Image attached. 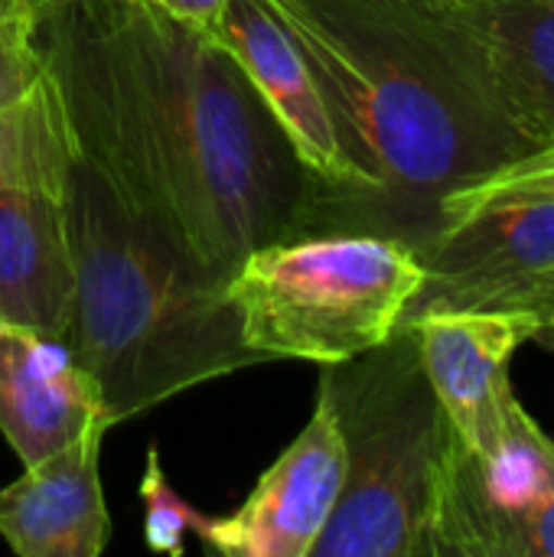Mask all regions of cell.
I'll return each mask as SVG.
<instances>
[{
	"label": "cell",
	"instance_id": "cell-1",
	"mask_svg": "<svg viewBox=\"0 0 554 557\" xmlns=\"http://www.w3.org/2000/svg\"><path fill=\"white\" fill-rule=\"evenodd\" d=\"M33 42L72 150L202 271L307 232L320 183L206 29L157 0H36Z\"/></svg>",
	"mask_w": 554,
	"mask_h": 557
},
{
	"label": "cell",
	"instance_id": "cell-2",
	"mask_svg": "<svg viewBox=\"0 0 554 557\" xmlns=\"http://www.w3.org/2000/svg\"><path fill=\"white\" fill-rule=\"evenodd\" d=\"M268 3L304 52L349 166V186L313 209L307 235L372 232L421 251L447 193L532 150L457 7Z\"/></svg>",
	"mask_w": 554,
	"mask_h": 557
},
{
	"label": "cell",
	"instance_id": "cell-3",
	"mask_svg": "<svg viewBox=\"0 0 554 557\" xmlns=\"http://www.w3.org/2000/svg\"><path fill=\"white\" fill-rule=\"evenodd\" d=\"M75 294L62 336L118 428L264 359L245 346L225 281L134 215L72 150L62 186Z\"/></svg>",
	"mask_w": 554,
	"mask_h": 557
},
{
	"label": "cell",
	"instance_id": "cell-4",
	"mask_svg": "<svg viewBox=\"0 0 554 557\" xmlns=\"http://www.w3.org/2000/svg\"><path fill=\"white\" fill-rule=\"evenodd\" d=\"M317 388L340 418L346 483L310 557H424L451 424L415 330L398 326L382 346L323 366Z\"/></svg>",
	"mask_w": 554,
	"mask_h": 557
},
{
	"label": "cell",
	"instance_id": "cell-5",
	"mask_svg": "<svg viewBox=\"0 0 554 557\" xmlns=\"http://www.w3.org/2000/svg\"><path fill=\"white\" fill-rule=\"evenodd\" d=\"M424 284L421 251L395 235L323 232L261 245L225 281L238 330L264 362L336 366L382 346Z\"/></svg>",
	"mask_w": 554,
	"mask_h": 557
},
{
	"label": "cell",
	"instance_id": "cell-6",
	"mask_svg": "<svg viewBox=\"0 0 554 557\" xmlns=\"http://www.w3.org/2000/svg\"><path fill=\"white\" fill-rule=\"evenodd\" d=\"M554 496V441L522 408L490 457L451 431L424 557H529L532 522Z\"/></svg>",
	"mask_w": 554,
	"mask_h": 557
},
{
	"label": "cell",
	"instance_id": "cell-7",
	"mask_svg": "<svg viewBox=\"0 0 554 557\" xmlns=\"http://www.w3.org/2000/svg\"><path fill=\"white\" fill-rule=\"evenodd\" d=\"M346 483V441L327 392L304 431L261 473L251 496L229 516L199 525L196 539L222 557H310Z\"/></svg>",
	"mask_w": 554,
	"mask_h": 557
},
{
	"label": "cell",
	"instance_id": "cell-8",
	"mask_svg": "<svg viewBox=\"0 0 554 557\" xmlns=\"http://www.w3.org/2000/svg\"><path fill=\"white\" fill-rule=\"evenodd\" d=\"M424 284L405 323L428 313L506 310L554 271V199L483 209L434 228L421 245Z\"/></svg>",
	"mask_w": 554,
	"mask_h": 557
},
{
	"label": "cell",
	"instance_id": "cell-9",
	"mask_svg": "<svg viewBox=\"0 0 554 557\" xmlns=\"http://www.w3.org/2000/svg\"><path fill=\"white\" fill-rule=\"evenodd\" d=\"M545 317L539 310H464L428 313L405 323L418 336L421 366L444 408L451 431L477 457H490L509 431L519 405L509 362L532 343Z\"/></svg>",
	"mask_w": 554,
	"mask_h": 557
},
{
	"label": "cell",
	"instance_id": "cell-10",
	"mask_svg": "<svg viewBox=\"0 0 554 557\" xmlns=\"http://www.w3.org/2000/svg\"><path fill=\"white\" fill-rule=\"evenodd\" d=\"M209 36L242 65L271 114L294 144L300 163L320 183L313 209L349 186V166L343 160L333 117L317 88V78L271 10L268 0H229L212 23ZM310 209V215H313ZM310 222V219H307ZM307 235V232H304Z\"/></svg>",
	"mask_w": 554,
	"mask_h": 557
},
{
	"label": "cell",
	"instance_id": "cell-11",
	"mask_svg": "<svg viewBox=\"0 0 554 557\" xmlns=\"http://www.w3.org/2000/svg\"><path fill=\"white\" fill-rule=\"evenodd\" d=\"M108 424L95 421L65 450L0 490V539L20 557H98L111 542L101 493V444Z\"/></svg>",
	"mask_w": 554,
	"mask_h": 557
},
{
	"label": "cell",
	"instance_id": "cell-12",
	"mask_svg": "<svg viewBox=\"0 0 554 557\" xmlns=\"http://www.w3.org/2000/svg\"><path fill=\"white\" fill-rule=\"evenodd\" d=\"M95 421L108 424L101 392L69 349L59 339L0 326V434L20 463H42Z\"/></svg>",
	"mask_w": 554,
	"mask_h": 557
},
{
	"label": "cell",
	"instance_id": "cell-13",
	"mask_svg": "<svg viewBox=\"0 0 554 557\" xmlns=\"http://www.w3.org/2000/svg\"><path fill=\"white\" fill-rule=\"evenodd\" d=\"M72 294L75 268L62 196L0 189V326L62 343Z\"/></svg>",
	"mask_w": 554,
	"mask_h": 557
},
{
	"label": "cell",
	"instance_id": "cell-14",
	"mask_svg": "<svg viewBox=\"0 0 554 557\" xmlns=\"http://www.w3.org/2000/svg\"><path fill=\"white\" fill-rule=\"evenodd\" d=\"M490 82L529 147L554 140V0L457 3Z\"/></svg>",
	"mask_w": 554,
	"mask_h": 557
},
{
	"label": "cell",
	"instance_id": "cell-15",
	"mask_svg": "<svg viewBox=\"0 0 554 557\" xmlns=\"http://www.w3.org/2000/svg\"><path fill=\"white\" fill-rule=\"evenodd\" d=\"M72 140L49 75L16 104L0 108V189L62 196Z\"/></svg>",
	"mask_w": 554,
	"mask_h": 557
},
{
	"label": "cell",
	"instance_id": "cell-16",
	"mask_svg": "<svg viewBox=\"0 0 554 557\" xmlns=\"http://www.w3.org/2000/svg\"><path fill=\"white\" fill-rule=\"evenodd\" d=\"M549 199H554V140L539 144L447 193L438 206L434 228L483 209H500L516 202H549Z\"/></svg>",
	"mask_w": 554,
	"mask_h": 557
},
{
	"label": "cell",
	"instance_id": "cell-17",
	"mask_svg": "<svg viewBox=\"0 0 554 557\" xmlns=\"http://www.w3.org/2000/svg\"><path fill=\"white\" fill-rule=\"evenodd\" d=\"M140 503H144V542H147V548L157 555L183 557L186 535H196L199 525L206 522V516L170 490L157 444L147 447Z\"/></svg>",
	"mask_w": 554,
	"mask_h": 557
},
{
	"label": "cell",
	"instance_id": "cell-18",
	"mask_svg": "<svg viewBox=\"0 0 554 557\" xmlns=\"http://www.w3.org/2000/svg\"><path fill=\"white\" fill-rule=\"evenodd\" d=\"M42 78H46V62L33 36L0 39V108L23 101Z\"/></svg>",
	"mask_w": 554,
	"mask_h": 557
},
{
	"label": "cell",
	"instance_id": "cell-19",
	"mask_svg": "<svg viewBox=\"0 0 554 557\" xmlns=\"http://www.w3.org/2000/svg\"><path fill=\"white\" fill-rule=\"evenodd\" d=\"M36 0H0V39L33 36Z\"/></svg>",
	"mask_w": 554,
	"mask_h": 557
},
{
	"label": "cell",
	"instance_id": "cell-20",
	"mask_svg": "<svg viewBox=\"0 0 554 557\" xmlns=\"http://www.w3.org/2000/svg\"><path fill=\"white\" fill-rule=\"evenodd\" d=\"M157 3L163 10H170L173 16H180V20H186V23H193V26L209 33L229 0H157Z\"/></svg>",
	"mask_w": 554,
	"mask_h": 557
},
{
	"label": "cell",
	"instance_id": "cell-21",
	"mask_svg": "<svg viewBox=\"0 0 554 557\" xmlns=\"http://www.w3.org/2000/svg\"><path fill=\"white\" fill-rule=\"evenodd\" d=\"M516 307H526V310H539L542 317H549L554 310V271L549 277L535 281L532 287H526L506 310H516Z\"/></svg>",
	"mask_w": 554,
	"mask_h": 557
},
{
	"label": "cell",
	"instance_id": "cell-22",
	"mask_svg": "<svg viewBox=\"0 0 554 557\" xmlns=\"http://www.w3.org/2000/svg\"><path fill=\"white\" fill-rule=\"evenodd\" d=\"M542 346H549V349H554V310L545 317V323H542V330H539V336H535Z\"/></svg>",
	"mask_w": 554,
	"mask_h": 557
},
{
	"label": "cell",
	"instance_id": "cell-23",
	"mask_svg": "<svg viewBox=\"0 0 554 557\" xmlns=\"http://www.w3.org/2000/svg\"><path fill=\"white\" fill-rule=\"evenodd\" d=\"M405 3H424V7H457V3H473V0H405Z\"/></svg>",
	"mask_w": 554,
	"mask_h": 557
}]
</instances>
